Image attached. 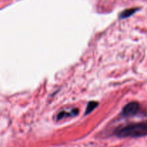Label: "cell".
Returning <instances> with one entry per match:
<instances>
[{
	"label": "cell",
	"instance_id": "cell-1",
	"mask_svg": "<svg viewBox=\"0 0 147 147\" xmlns=\"http://www.w3.org/2000/svg\"><path fill=\"white\" fill-rule=\"evenodd\" d=\"M115 134L120 138L142 137L147 135V122L132 123L116 129Z\"/></svg>",
	"mask_w": 147,
	"mask_h": 147
},
{
	"label": "cell",
	"instance_id": "cell-2",
	"mask_svg": "<svg viewBox=\"0 0 147 147\" xmlns=\"http://www.w3.org/2000/svg\"><path fill=\"white\" fill-rule=\"evenodd\" d=\"M140 109L139 104L136 102H131L129 103L123 108V116H134L138 113Z\"/></svg>",
	"mask_w": 147,
	"mask_h": 147
},
{
	"label": "cell",
	"instance_id": "cell-3",
	"mask_svg": "<svg viewBox=\"0 0 147 147\" xmlns=\"http://www.w3.org/2000/svg\"><path fill=\"white\" fill-rule=\"evenodd\" d=\"M78 109H73V110L70 111H62L59 113L57 115V120H61V119H64L66 117H70V116H74L78 115Z\"/></svg>",
	"mask_w": 147,
	"mask_h": 147
},
{
	"label": "cell",
	"instance_id": "cell-4",
	"mask_svg": "<svg viewBox=\"0 0 147 147\" xmlns=\"http://www.w3.org/2000/svg\"><path fill=\"white\" fill-rule=\"evenodd\" d=\"M138 10L137 8H131V9H128L124 10L122 11L120 14V18L121 19H125L127 17H130L132 14H134L136 11Z\"/></svg>",
	"mask_w": 147,
	"mask_h": 147
},
{
	"label": "cell",
	"instance_id": "cell-5",
	"mask_svg": "<svg viewBox=\"0 0 147 147\" xmlns=\"http://www.w3.org/2000/svg\"><path fill=\"white\" fill-rule=\"evenodd\" d=\"M98 102H96V101L89 102L87 106V108H86V114H89L90 113H91L94 109H96V108L98 107Z\"/></svg>",
	"mask_w": 147,
	"mask_h": 147
}]
</instances>
